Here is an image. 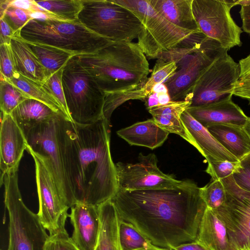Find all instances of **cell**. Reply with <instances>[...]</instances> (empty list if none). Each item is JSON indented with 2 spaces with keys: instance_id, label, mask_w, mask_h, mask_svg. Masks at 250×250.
<instances>
[{
  "instance_id": "6da1fadb",
  "label": "cell",
  "mask_w": 250,
  "mask_h": 250,
  "mask_svg": "<svg viewBox=\"0 0 250 250\" xmlns=\"http://www.w3.org/2000/svg\"><path fill=\"white\" fill-rule=\"evenodd\" d=\"M110 200L120 220L133 226L154 246L170 250L197 241L207 208L201 188L189 180L172 188L118 189Z\"/></svg>"
},
{
  "instance_id": "7a4b0ae2",
  "label": "cell",
  "mask_w": 250,
  "mask_h": 250,
  "mask_svg": "<svg viewBox=\"0 0 250 250\" xmlns=\"http://www.w3.org/2000/svg\"><path fill=\"white\" fill-rule=\"evenodd\" d=\"M74 125L73 171L78 203L99 206L118 190L111 157L110 121L104 117L90 124Z\"/></svg>"
},
{
  "instance_id": "3957f363",
  "label": "cell",
  "mask_w": 250,
  "mask_h": 250,
  "mask_svg": "<svg viewBox=\"0 0 250 250\" xmlns=\"http://www.w3.org/2000/svg\"><path fill=\"white\" fill-rule=\"evenodd\" d=\"M73 122L63 114L34 126L24 134L27 150L40 158L70 208L76 204L73 176Z\"/></svg>"
},
{
  "instance_id": "277c9868",
  "label": "cell",
  "mask_w": 250,
  "mask_h": 250,
  "mask_svg": "<svg viewBox=\"0 0 250 250\" xmlns=\"http://www.w3.org/2000/svg\"><path fill=\"white\" fill-rule=\"evenodd\" d=\"M76 56L105 93L144 86L148 79L149 64L137 43L112 42L94 53Z\"/></svg>"
},
{
  "instance_id": "5b68a950",
  "label": "cell",
  "mask_w": 250,
  "mask_h": 250,
  "mask_svg": "<svg viewBox=\"0 0 250 250\" xmlns=\"http://www.w3.org/2000/svg\"><path fill=\"white\" fill-rule=\"evenodd\" d=\"M20 37L27 42L51 45L75 55L94 53L112 42L94 33L78 20H30Z\"/></svg>"
},
{
  "instance_id": "8992f818",
  "label": "cell",
  "mask_w": 250,
  "mask_h": 250,
  "mask_svg": "<svg viewBox=\"0 0 250 250\" xmlns=\"http://www.w3.org/2000/svg\"><path fill=\"white\" fill-rule=\"evenodd\" d=\"M4 186V204L9 216L7 250H43L49 235L38 214L24 204L18 186V172L0 179Z\"/></svg>"
},
{
  "instance_id": "52a82bcc",
  "label": "cell",
  "mask_w": 250,
  "mask_h": 250,
  "mask_svg": "<svg viewBox=\"0 0 250 250\" xmlns=\"http://www.w3.org/2000/svg\"><path fill=\"white\" fill-rule=\"evenodd\" d=\"M62 84L72 122L90 124L103 117L105 93L76 55L63 68Z\"/></svg>"
},
{
  "instance_id": "ba28073f",
  "label": "cell",
  "mask_w": 250,
  "mask_h": 250,
  "mask_svg": "<svg viewBox=\"0 0 250 250\" xmlns=\"http://www.w3.org/2000/svg\"><path fill=\"white\" fill-rule=\"evenodd\" d=\"M78 21L96 34L112 42H132L143 25L131 10L113 0H83Z\"/></svg>"
},
{
  "instance_id": "9c48e42d",
  "label": "cell",
  "mask_w": 250,
  "mask_h": 250,
  "mask_svg": "<svg viewBox=\"0 0 250 250\" xmlns=\"http://www.w3.org/2000/svg\"><path fill=\"white\" fill-rule=\"evenodd\" d=\"M132 11L143 25L137 43L146 57L154 59L161 53L177 47L193 34L166 19L148 0H113Z\"/></svg>"
},
{
  "instance_id": "30bf717a",
  "label": "cell",
  "mask_w": 250,
  "mask_h": 250,
  "mask_svg": "<svg viewBox=\"0 0 250 250\" xmlns=\"http://www.w3.org/2000/svg\"><path fill=\"white\" fill-rule=\"evenodd\" d=\"M237 4L238 1L192 0L193 13L200 32L219 42L228 51L242 44V30L230 14L231 8Z\"/></svg>"
},
{
  "instance_id": "8fae6325",
  "label": "cell",
  "mask_w": 250,
  "mask_h": 250,
  "mask_svg": "<svg viewBox=\"0 0 250 250\" xmlns=\"http://www.w3.org/2000/svg\"><path fill=\"white\" fill-rule=\"evenodd\" d=\"M221 180L226 199L213 210L224 224L232 247L235 250H250V192L240 188L232 175Z\"/></svg>"
},
{
  "instance_id": "7c38bea8",
  "label": "cell",
  "mask_w": 250,
  "mask_h": 250,
  "mask_svg": "<svg viewBox=\"0 0 250 250\" xmlns=\"http://www.w3.org/2000/svg\"><path fill=\"white\" fill-rule=\"evenodd\" d=\"M226 51L219 42L205 37L194 51L185 56L177 64V71L164 83L171 100H185L202 75Z\"/></svg>"
},
{
  "instance_id": "4fadbf2b",
  "label": "cell",
  "mask_w": 250,
  "mask_h": 250,
  "mask_svg": "<svg viewBox=\"0 0 250 250\" xmlns=\"http://www.w3.org/2000/svg\"><path fill=\"white\" fill-rule=\"evenodd\" d=\"M240 65L225 51L199 79L191 92L190 106L205 105L232 98Z\"/></svg>"
},
{
  "instance_id": "5bb4252c",
  "label": "cell",
  "mask_w": 250,
  "mask_h": 250,
  "mask_svg": "<svg viewBox=\"0 0 250 250\" xmlns=\"http://www.w3.org/2000/svg\"><path fill=\"white\" fill-rule=\"evenodd\" d=\"M39 199L38 215L44 228L53 235L65 229L69 208L60 194L53 179L42 160L33 154Z\"/></svg>"
},
{
  "instance_id": "9a60e30c",
  "label": "cell",
  "mask_w": 250,
  "mask_h": 250,
  "mask_svg": "<svg viewBox=\"0 0 250 250\" xmlns=\"http://www.w3.org/2000/svg\"><path fill=\"white\" fill-rule=\"evenodd\" d=\"M153 153H140L135 164L119 162L115 164L118 189L136 190L172 188L180 184L170 175L163 172L157 166Z\"/></svg>"
},
{
  "instance_id": "2e32d148",
  "label": "cell",
  "mask_w": 250,
  "mask_h": 250,
  "mask_svg": "<svg viewBox=\"0 0 250 250\" xmlns=\"http://www.w3.org/2000/svg\"><path fill=\"white\" fill-rule=\"evenodd\" d=\"M26 148V138L21 129L10 114L1 112L0 179L6 174L18 172Z\"/></svg>"
},
{
  "instance_id": "e0dca14e",
  "label": "cell",
  "mask_w": 250,
  "mask_h": 250,
  "mask_svg": "<svg viewBox=\"0 0 250 250\" xmlns=\"http://www.w3.org/2000/svg\"><path fill=\"white\" fill-rule=\"evenodd\" d=\"M73 230L70 239L79 250H95L100 233L98 206L78 203L68 215Z\"/></svg>"
},
{
  "instance_id": "ac0fdd59",
  "label": "cell",
  "mask_w": 250,
  "mask_h": 250,
  "mask_svg": "<svg viewBox=\"0 0 250 250\" xmlns=\"http://www.w3.org/2000/svg\"><path fill=\"white\" fill-rule=\"evenodd\" d=\"M187 110L206 128L216 124H229L244 126L248 117L229 98L211 104L189 106Z\"/></svg>"
},
{
  "instance_id": "d6986e66",
  "label": "cell",
  "mask_w": 250,
  "mask_h": 250,
  "mask_svg": "<svg viewBox=\"0 0 250 250\" xmlns=\"http://www.w3.org/2000/svg\"><path fill=\"white\" fill-rule=\"evenodd\" d=\"M182 122L192 138L194 147L208 163L212 161L239 162L211 134L207 128L196 121L186 110L181 115Z\"/></svg>"
},
{
  "instance_id": "ffe728a7",
  "label": "cell",
  "mask_w": 250,
  "mask_h": 250,
  "mask_svg": "<svg viewBox=\"0 0 250 250\" xmlns=\"http://www.w3.org/2000/svg\"><path fill=\"white\" fill-rule=\"evenodd\" d=\"M191 104V99L189 94L183 101H171L147 110L161 128L169 133L179 135L194 147V141L181 119L182 114Z\"/></svg>"
},
{
  "instance_id": "44dd1931",
  "label": "cell",
  "mask_w": 250,
  "mask_h": 250,
  "mask_svg": "<svg viewBox=\"0 0 250 250\" xmlns=\"http://www.w3.org/2000/svg\"><path fill=\"white\" fill-rule=\"evenodd\" d=\"M117 134L131 145L153 149L161 146L169 133L161 128L152 118L122 128Z\"/></svg>"
},
{
  "instance_id": "7402d4cb",
  "label": "cell",
  "mask_w": 250,
  "mask_h": 250,
  "mask_svg": "<svg viewBox=\"0 0 250 250\" xmlns=\"http://www.w3.org/2000/svg\"><path fill=\"white\" fill-rule=\"evenodd\" d=\"M207 129L239 161L250 154V137L244 126L221 124L212 125Z\"/></svg>"
},
{
  "instance_id": "603a6c76",
  "label": "cell",
  "mask_w": 250,
  "mask_h": 250,
  "mask_svg": "<svg viewBox=\"0 0 250 250\" xmlns=\"http://www.w3.org/2000/svg\"><path fill=\"white\" fill-rule=\"evenodd\" d=\"M148 0L156 10L174 25L196 33L201 32L193 13V0Z\"/></svg>"
},
{
  "instance_id": "cb8c5ba5",
  "label": "cell",
  "mask_w": 250,
  "mask_h": 250,
  "mask_svg": "<svg viewBox=\"0 0 250 250\" xmlns=\"http://www.w3.org/2000/svg\"><path fill=\"white\" fill-rule=\"evenodd\" d=\"M11 46L16 72L33 81L42 84L47 78L46 71L38 58L20 36L12 38Z\"/></svg>"
},
{
  "instance_id": "d4e9b609",
  "label": "cell",
  "mask_w": 250,
  "mask_h": 250,
  "mask_svg": "<svg viewBox=\"0 0 250 250\" xmlns=\"http://www.w3.org/2000/svg\"><path fill=\"white\" fill-rule=\"evenodd\" d=\"M197 241L209 250H235L229 240L224 224L208 208L201 221Z\"/></svg>"
},
{
  "instance_id": "484cf974",
  "label": "cell",
  "mask_w": 250,
  "mask_h": 250,
  "mask_svg": "<svg viewBox=\"0 0 250 250\" xmlns=\"http://www.w3.org/2000/svg\"><path fill=\"white\" fill-rule=\"evenodd\" d=\"M100 229L95 250H122L119 239V217L111 200L98 206Z\"/></svg>"
},
{
  "instance_id": "4316f807",
  "label": "cell",
  "mask_w": 250,
  "mask_h": 250,
  "mask_svg": "<svg viewBox=\"0 0 250 250\" xmlns=\"http://www.w3.org/2000/svg\"><path fill=\"white\" fill-rule=\"evenodd\" d=\"M58 114L45 104L29 98L21 103L11 114L24 135L36 125L49 121ZM65 116V115H64Z\"/></svg>"
},
{
  "instance_id": "83f0119b",
  "label": "cell",
  "mask_w": 250,
  "mask_h": 250,
  "mask_svg": "<svg viewBox=\"0 0 250 250\" xmlns=\"http://www.w3.org/2000/svg\"><path fill=\"white\" fill-rule=\"evenodd\" d=\"M26 42L44 68L47 78L64 67L68 61L75 56L73 53L51 45Z\"/></svg>"
},
{
  "instance_id": "f1b7e54d",
  "label": "cell",
  "mask_w": 250,
  "mask_h": 250,
  "mask_svg": "<svg viewBox=\"0 0 250 250\" xmlns=\"http://www.w3.org/2000/svg\"><path fill=\"white\" fill-rule=\"evenodd\" d=\"M8 81L20 89L29 98L38 100L45 104L55 112L66 117L61 105L42 84L26 78L17 72Z\"/></svg>"
},
{
  "instance_id": "f546056e",
  "label": "cell",
  "mask_w": 250,
  "mask_h": 250,
  "mask_svg": "<svg viewBox=\"0 0 250 250\" xmlns=\"http://www.w3.org/2000/svg\"><path fill=\"white\" fill-rule=\"evenodd\" d=\"M119 239L122 250H148L157 248L131 224L119 220Z\"/></svg>"
},
{
  "instance_id": "4dcf8cb0",
  "label": "cell",
  "mask_w": 250,
  "mask_h": 250,
  "mask_svg": "<svg viewBox=\"0 0 250 250\" xmlns=\"http://www.w3.org/2000/svg\"><path fill=\"white\" fill-rule=\"evenodd\" d=\"M42 8L63 21H78L83 7V0H35Z\"/></svg>"
},
{
  "instance_id": "1f68e13d",
  "label": "cell",
  "mask_w": 250,
  "mask_h": 250,
  "mask_svg": "<svg viewBox=\"0 0 250 250\" xmlns=\"http://www.w3.org/2000/svg\"><path fill=\"white\" fill-rule=\"evenodd\" d=\"M144 86H139L113 92H104L103 117L110 121L111 115L115 109L127 101L140 100L145 101L149 94Z\"/></svg>"
},
{
  "instance_id": "d6a6232c",
  "label": "cell",
  "mask_w": 250,
  "mask_h": 250,
  "mask_svg": "<svg viewBox=\"0 0 250 250\" xmlns=\"http://www.w3.org/2000/svg\"><path fill=\"white\" fill-rule=\"evenodd\" d=\"M29 98L10 82L0 78V105L1 112L10 114L21 103Z\"/></svg>"
},
{
  "instance_id": "836d02e7",
  "label": "cell",
  "mask_w": 250,
  "mask_h": 250,
  "mask_svg": "<svg viewBox=\"0 0 250 250\" xmlns=\"http://www.w3.org/2000/svg\"><path fill=\"white\" fill-rule=\"evenodd\" d=\"M177 70L178 66L175 62H166L161 59H158L150 77L148 78L144 86L145 89L149 94L155 85L166 83Z\"/></svg>"
},
{
  "instance_id": "e575fe53",
  "label": "cell",
  "mask_w": 250,
  "mask_h": 250,
  "mask_svg": "<svg viewBox=\"0 0 250 250\" xmlns=\"http://www.w3.org/2000/svg\"><path fill=\"white\" fill-rule=\"evenodd\" d=\"M201 194L207 208L214 210L224 203L226 191L221 180H211L205 187L201 188Z\"/></svg>"
},
{
  "instance_id": "d590c367",
  "label": "cell",
  "mask_w": 250,
  "mask_h": 250,
  "mask_svg": "<svg viewBox=\"0 0 250 250\" xmlns=\"http://www.w3.org/2000/svg\"><path fill=\"white\" fill-rule=\"evenodd\" d=\"M238 63L240 73L234 84L233 95L246 99L250 103V53Z\"/></svg>"
},
{
  "instance_id": "8d00e7d4",
  "label": "cell",
  "mask_w": 250,
  "mask_h": 250,
  "mask_svg": "<svg viewBox=\"0 0 250 250\" xmlns=\"http://www.w3.org/2000/svg\"><path fill=\"white\" fill-rule=\"evenodd\" d=\"M0 18L3 19L15 32L14 37L20 36L21 29L32 19L29 12L10 4Z\"/></svg>"
},
{
  "instance_id": "74e56055",
  "label": "cell",
  "mask_w": 250,
  "mask_h": 250,
  "mask_svg": "<svg viewBox=\"0 0 250 250\" xmlns=\"http://www.w3.org/2000/svg\"><path fill=\"white\" fill-rule=\"evenodd\" d=\"M63 68L48 76L42 85L55 97L61 105L66 117L72 121L67 109L62 88V75Z\"/></svg>"
},
{
  "instance_id": "f35d334b",
  "label": "cell",
  "mask_w": 250,
  "mask_h": 250,
  "mask_svg": "<svg viewBox=\"0 0 250 250\" xmlns=\"http://www.w3.org/2000/svg\"><path fill=\"white\" fill-rule=\"evenodd\" d=\"M208 164L206 172L211 177L212 180H222L226 178L239 172L241 167L240 161H212Z\"/></svg>"
},
{
  "instance_id": "ab89813d",
  "label": "cell",
  "mask_w": 250,
  "mask_h": 250,
  "mask_svg": "<svg viewBox=\"0 0 250 250\" xmlns=\"http://www.w3.org/2000/svg\"><path fill=\"white\" fill-rule=\"evenodd\" d=\"M0 78L10 80L16 72L15 61L10 44L0 45Z\"/></svg>"
},
{
  "instance_id": "60d3db41",
  "label": "cell",
  "mask_w": 250,
  "mask_h": 250,
  "mask_svg": "<svg viewBox=\"0 0 250 250\" xmlns=\"http://www.w3.org/2000/svg\"><path fill=\"white\" fill-rule=\"evenodd\" d=\"M43 250H79L72 242L66 229L49 235Z\"/></svg>"
},
{
  "instance_id": "b9f144b4",
  "label": "cell",
  "mask_w": 250,
  "mask_h": 250,
  "mask_svg": "<svg viewBox=\"0 0 250 250\" xmlns=\"http://www.w3.org/2000/svg\"><path fill=\"white\" fill-rule=\"evenodd\" d=\"M241 167L234 173L235 183L242 189L250 192V154L240 161Z\"/></svg>"
},
{
  "instance_id": "7bdbcfd3",
  "label": "cell",
  "mask_w": 250,
  "mask_h": 250,
  "mask_svg": "<svg viewBox=\"0 0 250 250\" xmlns=\"http://www.w3.org/2000/svg\"><path fill=\"white\" fill-rule=\"evenodd\" d=\"M238 4L241 5L239 13L243 31L250 34V0L238 1Z\"/></svg>"
},
{
  "instance_id": "ee69618b",
  "label": "cell",
  "mask_w": 250,
  "mask_h": 250,
  "mask_svg": "<svg viewBox=\"0 0 250 250\" xmlns=\"http://www.w3.org/2000/svg\"><path fill=\"white\" fill-rule=\"evenodd\" d=\"M0 44H10L12 38L15 36V32L3 19H0Z\"/></svg>"
},
{
  "instance_id": "f6af8a7d",
  "label": "cell",
  "mask_w": 250,
  "mask_h": 250,
  "mask_svg": "<svg viewBox=\"0 0 250 250\" xmlns=\"http://www.w3.org/2000/svg\"><path fill=\"white\" fill-rule=\"evenodd\" d=\"M173 250H209L198 241L181 245Z\"/></svg>"
},
{
  "instance_id": "bcb514c9",
  "label": "cell",
  "mask_w": 250,
  "mask_h": 250,
  "mask_svg": "<svg viewBox=\"0 0 250 250\" xmlns=\"http://www.w3.org/2000/svg\"><path fill=\"white\" fill-rule=\"evenodd\" d=\"M244 127L250 137V117H248L247 121L244 126Z\"/></svg>"
},
{
  "instance_id": "7dc6e473",
  "label": "cell",
  "mask_w": 250,
  "mask_h": 250,
  "mask_svg": "<svg viewBox=\"0 0 250 250\" xmlns=\"http://www.w3.org/2000/svg\"><path fill=\"white\" fill-rule=\"evenodd\" d=\"M170 250L166 249H163V248H157L154 249H151V250Z\"/></svg>"
}]
</instances>
